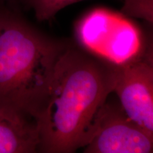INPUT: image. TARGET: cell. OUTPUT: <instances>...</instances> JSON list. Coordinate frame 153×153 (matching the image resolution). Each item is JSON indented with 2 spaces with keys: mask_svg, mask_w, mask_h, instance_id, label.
Listing matches in <instances>:
<instances>
[{
  "mask_svg": "<svg viewBox=\"0 0 153 153\" xmlns=\"http://www.w3.org/2000/svg\"><path fill=\"white\" fill-rule=\"evenodd\" d=\"M114 82V65L69 44L57 61L36 117L38 152L71 153L85 148Z\"/></svg>",
  "mask_w": 153,
  "mask_h": 153,
  "instance_id": "6da1fadb",
  "label": "cell"
},
{
  "mask_svg": "<svg viewBox=\"0 0 153 153\" xmlns=\"http://www.w3.org/2000/svg\"><path fill=\"white\" fill-rule=\"evenodd\" d=\"M69 44L38 30L18 8L0 3V106L36 119Z\"/></svg>",
  "mask_w": 153,
  "mask_h": 153,
  "instance_id": "7a4b0ae2",
  "label": "cell"
},
{
  "mask_svg": "<svg viewBox=\"0 0 153 153\" xmlns=\"http://www.w3.org/2000/svg\"><path fill=\"white\" fill-rule=\"evenodd\" d=\"M75 35L82 49L115 65L135 60L148 51L136 25L106 9H93L80 19Z\"/></svg>",
  "mask_w": 153,
  "mask_h": 153,
  "instance_id": "3957f363",
  "label": "cell"
},
{
  "mask_svg": "<svg viewBox=\"0 0 153 153\" xmlns=\"http://www.w3.org/2000/svg\"><path fill=\"white\" fill-rule=\"evenodd\" d=\"M114 65L113 93L127 116L153 135V65L150 49L140 57Z\"/></svg>",
  "mask_w": 153,
  "mask_h": 153,
  "instance_id": "277c9868",
  "label": "cell"
},
{
  "mask_svg": "<svg viewBox=\"0 0 153 153\" xmlns=\"http://www.w3.org/2000/svg\"><path fill=\"white\" fill-rule=\"evenodd\" d=\"M152 149L153 135L132 120L118 101L107 99L84 152L150 153Z\"/></svg>",
  "mask_w": 153,
  "mask_h": 153,
  "instance_id": "5b68a950",
  "label": "cell"
},
{
  "mask_svg": "<svg viewBox=\"0 0 153 153\" xmlns=\"http://www.w3.org/2000/svg\"><path fill=\"white\" fill-rule=\"evenodd\" d=\"M39 144L35 118L0 106V153L36 152Z\"/></svg>",
  "mask_w": 153,
  "mask_h": 153,
  "instance_id": "8992f818",
  "label": "cell"
},
{
  "mask_svg": "<svg viewBox=\"0 0 153 153\" xmlns=\"http://www.w3.org/2000/svg\"><path fill=\"white\" fill-rule=\"evenodd\" d=\"M28 9L34 11L36 18L39 22L52 19L58 11L65 7L76 3L82 0H21ZM124 4L122 9L123 14L133 16L136 11L137 0H123Z\"/></svg>",
  "mask_w": 153,
  "mask_h": 153,
  "instance_id": "52a82bcc",
  "label": "cell"
},
{
  "mask_svg": "<svg viewBox=\"0 0 153 153\" xmlns=\"http://www.w3.org/2000/svg\"><path fill=\"white\" fill-rule=\"evenodd\" d=\"M7 5L10 6L11 7L14 8H18L19 6V0H4Z\"/></svg>",
  "mask_w": 153,
  "mask_h": 153,
  "instance_id": "ba28073f",
  "label": "cell"
}]
</instances>
